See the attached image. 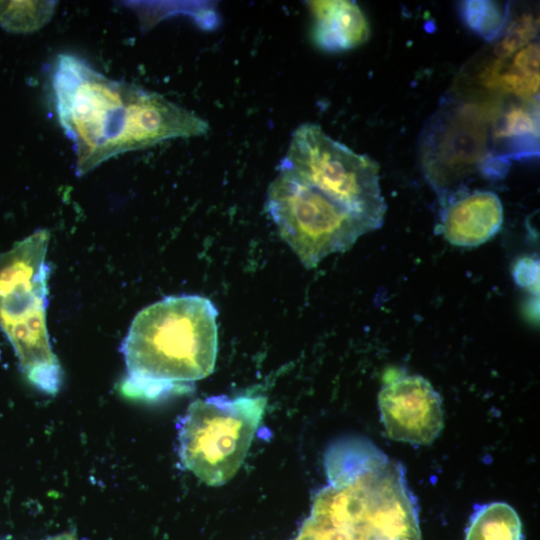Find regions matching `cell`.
<instances>
[{
	"mask_svg": "<svg viewBox=\"0 0 540 540\" xmlns=\"http://www.w3.org/2000/svg\"><path fill=\"white\" fill-rule=\"evenodd\" d=\"M218 310L200 295L168 296L133 319L121 350L126 364L122 392L156 400L188 392L214 370Z\"/></svg>",
	"mask_w": 540,
	"mask_h": 540,
	"instance_id": "7a4b0ae2",
	"label": "cell"
},
{
	"mask_svg": "<svg viewBox=\"0 0 540 540\" xmlns=\"http://www.w3.org/2000/svg\"><path fill=\"white\" fill-rule=\"evenodd\" d=\"M52 87L60 124L74 143L79 176L118 154L209 130L197 114L158 93L111 80L72 55L58 56Z\"/></svg>",
	"mask_w": 540,
	"mask_h": 540,
	"instance_id": "6da1fadb",
	"label": "cell"
},
{
	"mask_svg": "<svg viewBox=\"0 0 540 540\" xmlns=\"http://www.w3.org/2000/svg\"><path fill=\"white\" fill-rule=\"evenodd\" d=\"M500 107L492 126L491 156L507 161L539 156L538 97Z\"/></svg>",
	"mask_w": 540,
	"mask_h": 540,
	"instance_id": "8fae6325",
	"label": "cell"
},
{
	"mask_svg": "<svg viewBox=\"0 0 540 540\" xmlns=\"http://www.w3.org/2000/svg\"><path fill=\"white\" fill-rule=\"evenodd\" d=\"M265 207L280 237L308 269L330 254L347 251L359 237L375 230L366 220L281 170L269 185Z\"/></svg>",
	"mask_w": 540,
	"mask_h": 540,
	"instance_id": "52a82bcc",
	"label": "cell"
},
{
	"mask_svg": "<svg viewBox=\"0 0 540 540\" xmlns=\"http://www.w3.org/2000/svg\"><path fill=\"white\" fill-rule=\"evenodd\" d=\"M458 14L466 28L488 42L503 36L512 17L508 4L487 0L462 1Z\"/></svg>",
	"mask_w": 540,
	"mask_h": 540,
	"instance_id": "5bb4252c",
	"label": "cell"
},
{
	"mask_svg": "<svg viewBox=\"0 0 540 540\" xmlns=\"http://www.w3.org/2000/svg\"><path fill=\"white\" fill-rule=\"evenodd\" d=\"M264 396L193 401L178 424L181 464L208 486H221L243 464L266 409Z\"/></svg>",
	"mask_w": 540,
	"mask_h": 540,
	"instance_id": "277c9868",
	"label": "cell"
},
{
	"mask_svg": "<svg viewBox=\"0 0 540 540\" xmlns=\"http://www.w3.org/2000/svg\"><path fill=\"white\" fill-rule=\"evenodd\" d=\"M278 170L318 190L375 230L382 227L386 203L378 164L334 140L318 124L304 123L294 130Z\"/></svg>",
	"mask_w": 540,
	"mask_h": 540,
	"instance_id": "5b68a950",
	"label": "cell"
},
{
	"mask_svg": "<svg viewBox=\"0 0 540 540\" xmlns=\"http://www.w3.org/2000/svg\"><path fill=\"white\" fill-rule=\"evenodd\" d=\"M514 281L533 293L539 291V261L531 257L520 259L513 268Z\"/></svg>",
	"mask_w": 540,
	"mask_h": 540,
	"instance_id": "e0dca14e",
	"label": "cell"
},
{
	"mask_svg": "<svg viewBox=\"0 0 540 540\" xmlns=\"http://www.w3.org/2000/svg\"><path fill=\"white\" fill-rule=\"evenodd\" d=\"M52 1H0V25L15 33H29L45 26L53 16Z\"/></svg>",
	"mask_w": 540,
	"mask_h": 540,
	"instance_id": "9a60e30c",
	"label": "cell"
},
{
	"mask_svg": "<svg viewBox=\"0 0 540 540\" xmlns=\"http://www.w3.org/2000/svg\"><path fill=\"white\" fill-rule=\"evenodd\" d=\"M521 521L509 504L493 502L478 508L466 530L465 540H521Z\"/></svg>",
	"mask_w": 540,
	"mask_h": 540,
	"instance_id": "4fadbf2b",
	"label": "cell"
},
{
	"mask_svg": "<svg viewBox=\"0 0 540 540\" xmlns=\"http://www.w3.org/2000/svg\"><path fill=\"white\" fill-rule=\"evenodd\" d=\"M539 51V43L533 41L518 50L512 59L491 62L480 74L482 85L520 100L538 97Z\"/></svg>",
	"mask_w": 540,
	"mask_h": 540,
	"instance_id": "7c38bea8",
	"label": "cell"
},
{
	"mask_svg": "<svg viewBox=\"0 0 540 540\" xmlns=\"http://www.w3.org/2000/svg\"><path fill=\"white\" fill-rule=\"evenodd\" d=\"M45 540H77V539L73 534L63 533V534H60V535L49 537V538H47Z\"/></svg>",
	"mask_w": 540,
	"mask_h": 540,
	"instance_id": "ac0fdd59",
	"label": "cell"
},
{
	"mask_svg": "<svg viewBox=\"0 0 540 540\" xmlns=\"http://www.w3.org/2000/svg\"><path fill=\"white\" fill-rule=\"evenodd\" d=\"M497 102L448 98L426 123L419 138L424 176L440 202L469 191L467 182L491 156V133Z\"/></svg>",
	"mask_w": 540,
	"mask_h": 540,
	"instance_id": "8992f818",
	"label": "cell"
},
{
	"mask_svg": "<svg viewBox=\"0 0 540 540\" xmlns=\"http://www.w3.org/2000/svg\"><path fill=\"white\" fill-rule=\"evenodd\" d=\"M539 30L538 18L529 13L510 19V22L494 47V54L499 59L509 58L517 50L533 42Z\"/></svg>",
	"mask_w": 540,
	"mask_h": 540,
	"instance_id": "2e32d148",
	"label": "cell"
},
{
	"mask_svg": "<svg viewBox=\"0 0 540 540\" xmlns=\"http://www.w3.org/2000/svg\"><path fill=\"white\" fill-rule=\"evenodd\" d=\"M378 406L386 435L392 440L428 445L444 426L441 398L420 375L387 381L378 394Z\"/></svg>",
	"mask_w": 540,
	"mask_h": 540,
	"instance_id": "ba28073f",
	"label": "cell"
},
{
	"mask_svg": "<svg viewBox=\"0 0 540 540\" xmlns=\"http://www.w3.org/2000/svg\"><path fill=\"white\" fill-rule=\"evenodd\" d=\"M441 205L440 233L452 245H482L502 228L503 206L493 191H465L451 196Z\"/></svg>",
	"mask_w": 540,
	"mask_h": 540,
	"instance_id": "9c48e42d",
	"label": "cell"
},
{
	"mask_svg": "<svg viewBox=\"0 0 540 540\" xmlns=\"http://www.w3.org/2000/svg\"><path fill=\"white\" fill-rule=\"evenodd\" d=\"M312 16V40L325 52H341L365 43L369 22L354 1L318 0L308 2Z\"/></svg>",
	"mask_w": 540,
	"mask_h": 540,
	"instance_id": "30bf717a",
	"label": "cell"
},
{
	"mask_svg": "<svg viewBox=\"0 0 540 540\" xmlns=\"http://www.w3.org/2000/svg\"><path fill=\"white\" fill-rule=\"evenodd\" d=\"M49 239V232L40 229L0 253V329L27 380L40 391L55 395L62 370L46 324Z\"/></svg>",
	"mask_w": 540,
	"mask_h": 540,
	"instance_id": "3957f363",
	"label": "cell"
}]
</instances>
